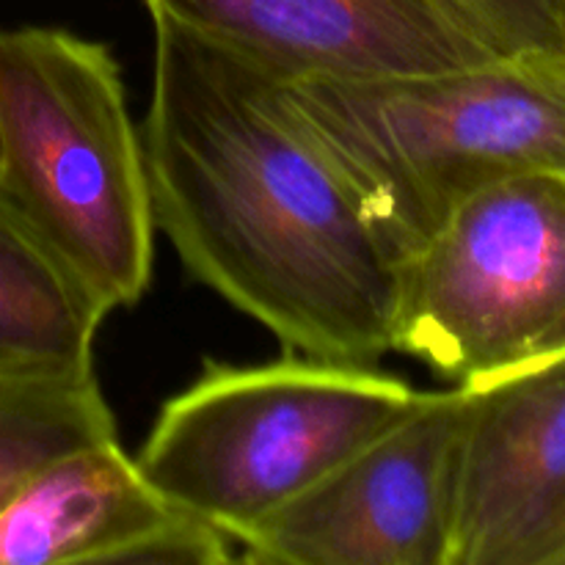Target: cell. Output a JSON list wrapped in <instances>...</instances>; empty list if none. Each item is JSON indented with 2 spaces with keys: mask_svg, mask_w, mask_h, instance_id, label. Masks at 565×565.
<instances>
[{
  "mask_svg": "<svg viewBox=\"0 0 565 565\" xmlns=\"http://www.w3.org/2000/svg\"><path fill=\"white\" fill-rule=\"evenodd\" d=\"M152 22L141 143L154 230L285 345L348 364L395 351L401 263L287 108L285 75Z\"/></svg>",
  "mask_w": 565,
  "mask_h": 565,
  "instance_id": "obj_1",
  "label": "cell"
},
{
  "mask_svg": "<svg viewBox=\"0 0 565 565\" xmlns=\"http://www.w3.org/2000/svg\"><path fill=\"white\" fill-rule=\"evenodd\" d=\"M373 235L403 263L472 193L516 174L565 177V61L491 58L390 77H281Z\"/></svg>",
  "mask_w": 565,
  "mask_h": 565,
  "instance_id": "obj_2",
  "label": "cell"
},
{
  "mask_svg": "<svg viewBox=\"0 0 565 565\" xmlns=\"http://www.w3.org/2000/svg\"><path fill=\"white\" fill-rule=\"evenodd\" d=\"M0 193L110 312L141 301L158 230L105 44L64 28L0 31Z\"/></svg>",
  "mask_w": 565,
  "mask_h": 565,
  "instance_id": "obj_3",
  "label": "cell"
},
{
  "mask_svg": "<svg viewBox=\"0 0 565 565\" xmlns=\"http://www.w3.org/2000/svg\"><path fill=\"white\" fill-rule=\"evenodd\" d=\"M423 392L373 364H207L160 408L136 463L160 497L232 541L401 423Z\"/></svg>",
  "mask_w": 565,
  "mask_h": 565,
  "instance_id": "obj_4",
  "label": "cell"
},
{
  "mask_svg": "<svg viewBox=\"0 0 565 565\" xmlns=\"http://www.w3.org/2000/svg\"><path fill=\"white\" fill-rule=\"evenodd\" d=\"M395 351L458 386L565 356V177L480 188L403 259Z\"/></svg>",
  "mask_w": 565,
  "mask_h": 565,
  "instance_id": "obj_5",
  "label": "cell"
},
{
  "mask_svg": "<svg viewBox=\"0 0 565 565\" xmlns=\"http://www.w3.org/2000/svg\"><path fill=\"white\" fill-rule=\"evenodd\" d=\"M469 395L423 392L412 414L237 539L263 565H450Z\"/></svg>",
  "mask_w": 565,
  "mask_h": 565,
  "instance_id": "obj_6",
  "label": "cell"
},
{
  "mask_svg": "<svg viewBox=\"0 0 565 565\" xmlns=\"http://www.w3.org/2000/svg\"><path fill=\"white\" fill-rule=\"evenodd\" d=\"M463 390L450 565H565V356Z\"/></svg>",
  "mask_w": 565,
  "mask_h": 565,
  "instance_id": "obj_7",
  "label": "cell"
},
{
  "mask_svg": "<svg viewBox=\"0 0 565 565\" xmlns=\"http://www.w3.org/2000/svg\"><path fill=\"white\" fill-rule=\"evenodd\" d=\"M174 22L285 77H390L497 58L447 0H143Z\"/></svg>",
  "mask_w": 565,
  "mask_h": 565,
  "instance_id": "obj_8",
  "label": "cell"
},
{
  "mask_svg": "<svg viewBox=\"0 0 565 565\" xmlns=\"http://www.w3.org/2000/svg\"><path fill=\"white\" fill-rule=\"evenodd\" d=\"M232 544L160 497L116 439L50 461L0 511V565H221Z\"/></svg>",
  "mask_w": 565,
  "mask_h": 565,
  "instance_id": "obj_9",
  "label": "cell"
},
{
  "mask_svg": "<svg viewBox=\"0 0 565 565\" xmlns=\"http://www.w3.org/2000/svg\"><path fill=\"white\" fill-rule=\"evenodd\" d=\"M110 309L0 193V375H88Z\"/></svg>",
  "mask_w": 565,
  "mask_h": 565,
  "instance_id": "obj_10",
  "label": "cell"
},
{
  "mask_svg": "<svg viewBox=\"0 0 565 565\" xmlns=\"http://www.w3.org/2000/svg\"><path fill=\"white\" fill-rule=\"evenodd\" d=\"M116 439V419L88 375H0V511L55 458Z\"/></svg>",
  "mask_w": 565,
  "mask_h": 565,
  "instance_id": "obj_11",
  "label": "cell"
},
{
  "mask_svg": "<svg viewBox=\"0 0 565 565\" xmlns=\"http://www.w3.org/2000/svg\"><path fill=\"white\" fill-rule=\"evenodd\" d=\"M497 58L565 61V0H447Z\"/></svg>",
  "mask_w": 565,
  "mask_h": 565,
  "instance_id": "obj_12",
  "label": "cell"
}]
</instances>
